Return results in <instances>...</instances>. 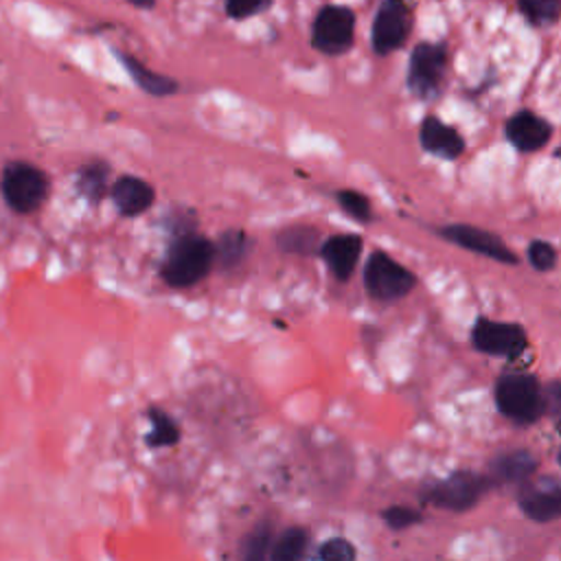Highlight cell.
<instances>
[{
	"label": "cell",
	"instance_id": "obj_7",
	"mask_svg": "<svg viewBox=\"0 0 561 561\" xmlns=\"http://www.w3.org/2000/svg\"><path fill=\"white\" fill-rule=\"evenodd\" d=\"M355 13L344 4H324L318 9L311 24V46L327 55L340 57L353 48Z\"/></svg>",
	"mask_w": 561,
	"mask_h": 561
},
{
	"label": "cell",
	"instance_id": "obj_22",
	"mask_svg": "<svg viewBox=\"0 0 561 561\" xmlns=\"http://www.w3.org/2000/svg\"><path fill=\"white\" fill-rule=\"evenodd\" d=\"M149 414V423H151V430L145 438V443L153 449L158 447H171L180 440V425L173 421L171 414H167L162 408H149L147 410Z\"/></svg>",
	"mask_w": 561,
	"mask_h": 561
},
{
	"label": "cell",
	"instance_id": "obj_8",
	"mask_svg": "<svg viewBox=\"0 0 561 561\" xmlns=\"http://www.w3.org/2000/svg\"><path fill=\"white\" fill-rule=\"evenodd\" d=\"M412 7L408 0H381L370 26L373 53L386 57L399 50L412 31Z\"/></svg>",
	"mask_w": 561,
	"mask_h": 561
},
{
	"label": "cell",
	"instance_id": "obj_24",
	"mask_svg": "<svg viewBox=\"0 0 561 561\" xmlns=\"http://www.w3.org/2000/svg\"><path fill=\"white\" fill-rule=\"evenodd\" d=\"M517 9L537 28L552 26L561 18V0H517Z\"/></svg>",
	"mask_w": 561,
	"mask_h": 561
},
{
	"label": "cell",
	"instance_id": "obj_17",
	"mask_svg": "<svg viewBox=\"0 0 561 561\" xmlns=\"http://www.w3.org/2000/svg\"><path fill=\"white\" fill-rule=\"evenodd\" d=\"M116 57L121 59V64L125 66V70L129 72V77L134 79V83H136L142 92H147V94H151V96H169V94L178 92V81H175V79L149 70L142 61L129 57L127 53H116Z\"/></svg>",
	"mask_w": 561,
	"mask_h": 561
},
{
	"label": "cell",
	"instance_id": "obj_12",
	"mask_svg": "<svg viewBox=\"0 0 561 561\" xmlns=\"http://www.w3.org/2000/svg\"><path fill=\"white\" fill-rule=\"evenodd\" d=\"M504 136L519 153H533L550 142L552 125L530 110H519L506 118Z\"/></svg>",
	"mask_w": 561,
	"mask_h": 561
},
{
	"label": "cell",
	"instance_id": "obj_5",
	"mask_svg": "<svg viewBox=\"0 0 561 561\" xmlns=\"http://www.w3.org/2000/svg\"><path fill=\"white\" fill-rule=\"evenodd\" d=\"M449 64V50L443 42H419L408 61V90L416 99H434L440 94L445 72Z\"/></svg>",
	"mask_w": 561,
	"mask_h": 561
},
{
	"label": "cell",
	"instance_id": "obj_3",
	"mask_svg": "<svg viewBox=\"0 0 561 561\" xmlns=\"http://www.w3.org/2000/svg\"><path fill=\"white\" fill-rule=\"evenodd\" d=\"M491 480L486 473L458 469L447 478L427 480L421 489V500L451 513H465L473 508L491 489Z\"/></svg>",
	"mask_w": 561,
	"mask_h": 561
},
{
	"label": "cell",
	"instance_id": "obj_11",
	"mask_svg": "<svg viewBox=\"0 0 561 561\" xmlns=\"http://www.w3.org/2000/svg\"><path fill=\"white\" fill-rule=\"evenodd\" d=\"M517 504L522 513L537 524L561 519V480L533 476L517 486Z\"/></svg>",
	"mask_w": 561,
	"mask_h": 561
},
{
	"label": "cell",
	"instance_id": "obj_1",
	"mask_svg": "<svg viewBox=\"0 0 561 561\" xmlns=\"http://www.w3.org/2000/svg\"><path fill=\"white\" fill-rule=\"evenodd\" d=\"M215 263V243L195 230L175 234L169 245L167 259L160 267L162 280L169 287L186 289L197 285Z\"/></svg>",
	"mask_w": 561,
	"mask_h": 561
},
{
	"label": "cell",
	"instance_id": "obj_4",
	"mask_svg": "<svg viewBox=\"0 0 561 561\" xmlns=\"http://www.w3.org/2000/svg\"><path fill=\"white\" fill-rule=\"evenodd\" d=\"M362 276L366 294L379 302H394L408 296L416 285L414 272H410L405 265H401L383 250L370 252V256L364 263Z\"/></svg>",
	"mask_w": 561,
	"mask_h": 561
},
{
	"label": "cell",
	"instance_id": "obj_28",
	"mask_svg": "<svg viewBox=\"0 0 561 561\" xmlns=\"http://www.w3.org/2000/svg\"><path fill=\"white\" fill-rule=\"evenodd\" d=\"M318 557L324 561H353L357 557V550L348 539L331 537L320 546Z\"/></svg>",
	"mask_w": 561,
	"mask_h": 561
},
{
	"label": "cell",
	"instance_id": "obj_16",
	"mask_svg": "<svg viewBox=\"0 0 561 561\" xmlns=\"http://www.w3.org/2000/svg\"><path fill=\"white\" fill-rule=\"evenodd\" d=\"M110 197L123 217H136V215H142L147 208H151L156 199V191L149 182L136 175H121L112 184Z\"/></svg>",
	"mask_w": 561,
	"mask_h": 561
},
{
	"label": "cell",
	"instance_id": "obj_33",
	"mask_svg": "<svg viewBox=\"0 0 561 561\" xmlns=\"http://www.w3.org/2000/svg\"><path fill=\"white\" fill-rule=\"evenodd\" d=\"M557 462H559V467H561V451H559V456H557Z\"/></svg>",
	"mask_w": 561,
	"mask_h": 561
},
{
	"label": "cell",
	"instance_id": "obj_27",
	"mask_svg": "<svg viewBox=\"0 0 561 561\" xmlns=\"http://www.w3.org/2000/svg\"><path fill=\"white\" fill-rule=\"evenodd\" d=\"M381 519L386 522V526L390 530H405L414 524H419L423 519V513L419 508H410V506H388L381 511Z\"/></svg>",
	"mask_w": 561,
	"mask_h": 561
},
{
	"label": "cell",
	"instance_id": "obj_2",
	"mask_svg": "<svg viewBox=\"0 0 561 561\" xmlns=\"http://www.w3.org/2000/svg\"><path fill=\"white\" fill-rule=\"evenodd\" d=\"M495 408L517 425H533L543 416V386L530 373H504L493 388Z\"/></svg>",
	"mask_w": 561,
	"mask_h": 561
},
{
	"label": "cell",
	"instance_id": "obj_30",
	"mask_svg": "<svg viewBox=\"0 0 561 561\" xmlns=\"http://www.w3.org/2000/svg\"><path fill=\"white\" fill-rule=\"evenodd\" d=\"M543 416L561 423V379H552L543 386Z\"/></svg>",
	"mask_w": 561,
	"mask_h": 561
},
{
	"label": "cell",
	"instance_id": "obj_21",
	"mask_svg": "<svg viewBox=\"0 0 561 561\" xmlns=\"http://www.w3.org/2000/svg\"><path fill=\"white\" fill-rule=\"evenodd\" d=\"M307 543H309V533L302 526H289L272 541L267 559H272V561H296L305 554Z\"/></svg>",
	"mask_w": 561,
	"mask_h": 561
},
{
	"label": "cell",
	"instance_id": "obj_20",
	"mask_svg": "<svg viewBox=\"0 0 561 561\" xmlns=\"http://www.w3.org/2000/svg\"><path fill=\"white\" fill-rule=\"evenodd\" d=\"M107 173H110V164L103 162V160L88 162L79 169L77 188L90 204H99L105 197V193H107Z\"/></svg>",
	"mask_w": 561,
	"mask_h": 561
},
{
	"label": "cell",
	"instance_id": "obj_23",
	"mask_svg": "<svg viewBox=\"0 0 561 561\" xmlns=\"http://www.w3.org/2000/svg\"><path fill=\"white\" fill-rule=\"evenodd\" d=\"M272 524L267 519L259 522L252 526V530L243 537L239 554L243 561H263L270 557V548H272Z\"/></svg>",
	"mask_w": 561,
	"mask_h": 561
},
{
	"label": "cell",
	"instance_id": "obj_18",
	"mask_svg": "<svg viewBox=\"0 0 561 561\" xmlns=\"http://www.w3.org/2000/svg\"><path fill=\"white\" fill-rule=\"evenodd\" d=\"M274 241H276V248L285 254L311 256L320 252L322 234L316 226H287L276 232Z\"/></svg>",
	"mask_w": 561,
	"mask_h": 561
},
{
	"label": "cell",
	"instance_id": "obj_19",
	"mask_svg": "<svg viewBox=\"0 0 561 561\" xmlns=\"http://www.w3.org/2000/svg\"><path fill=\"white\" fill-rule=\"evenodd\" d=\"M250 250V239L243 230L230 228L224 230L215 243V263H219L221 270L237 267Z\"/></svg>",
	"mask_w": 561,
	"mask_h": 561
},
{
	"label": "cell",
	"instance_id": "obj_15",
	"mask_svg": "<svg viewBox=\"0 0 561 561\" xmlns=\"http://www.w3.org/2000/svg\"><path fill=\"white\" fill-rule=\"evenodd\" d=\"M419 140L427 153L440 160H456L465 151V138L458 134V129L443 123L434 114H427L423 118L419 129Z\"/></svg>",
	"mask_w": 561,
	"mask_h": 561
},
{
	"label": "cell",
	"instance_id": "obj_26",
	"mask_svg": "<svg viewBox=\"0 0 561 561\" xmlns=\"http://www.w3.org/2000/svg\"><path fill=\"white\" fill-rule=\"evenodd\" d=\"M526 256H528L530 267L537 272H550L557 265V250L543 239H533L528 243Z\"/></svg>",
	"mask_w": 561,
	"mask_h": 561
},
{
	"label": "cell",
	"instance_id": "obj_10",
	"mask_svg": "<svg viewBox=\"0 0 561 561\" xmlns=\"http://www.w3.org/2000/svg\"><path fill=\"white\" fill-rule=\"evenodd\" d=\"M443 239L451 241L454 245L469 250L473 254L486 256L495 263H504V265H517V254L506 245V241L484 228L471 226V224H447L440 226L436 230Z\"/></svg>",
	"mask_w": 561,
	"mask_h": 561
},
{
	"label": "cell",
	"instance_id": "obj_13",
	"mask_svg": "<svg viewBox=\"0 0 561 561\" xmlns=\"http://www.w3.org/2000/svg\"><path fill=\"white\" fill-rule=\"evenodd\" d=\"M362 250H364V239L359 234L340 232V234H331V237L322 239L318 254L324 259L331 274L340 283H346L359 263Z\"/></svg>",
	"mask_w": 561,
	"mask_h": 561
},
{
	"label": "cell",
	"instance_id": "obj_31",
	"mask_svg": "<svg viewBox=\"0 0 561 561\" xmlns=\"http://www.w3.org/2000/svg\"><path fill=\"white\" fill-rule=\"evenodd\" d=\"M127 2L138 7V9H151L156 4V0H127Z\"/></svg>",
	"mask_w": 561,
	"mask_h": 561
},
{
	"label": "cell",
	"instance_id": "obj_25",
	"mask_svg": "<svg viewBox=\"0 0 561 561\" xmlns=\"http://www.w3.org/2000/svg\"><path fill=\"white\" fill-rule=\"evenodd\" d=\"M335 202L340 204V208L357 224H370L373 221V208H370V199L353 188H340L335 193Z\"/></svg>",
	"mask_w": 561,
	"mask_h": 561
},
{
	"label": "cell",
	"instance_id": "obj_6",
	"mask_svg": "<svg viewBox=\"0 0 561 561\" xmlns=\"http://www.w3.org/2000/svg\"><path fill=\"white\" fill-rule=\"evenodd\" d=\"M48 195L46 173L31 162H9L2 171V197L18 215L35 213Z\"/></svg>",
	"mask_w": 561,
	"mask_h": 561
},
{
	"label": "cell",
	"instance_id": "obj_32",
	"mask_svg": "<svg viewBox=\"0 0 561 561\" xmlns=\"http://www.w3.org/2000/svg\"><path fill=\"white\" fill-rule=\"evenodd\" d=\"M554 158H559V160H561V147H557V149H554Z\"/></svg>",
	"mask_w": 561,
	"mask_h": 561
},
{
	"label": "cell",
	"instance_id": "obj_14",
	"mask_svg": "<svg viewBox=\"0 0 561 561\" xmlns=\"http://www.w3.org/2000/svg\"><path fill=\"white\" fill-rule=\"evenodd\" d=\"M539 469V458L530 449H506L497 454L489 462V480L491 484H502V486H519L526 480L535 476Z\"/></svg>",
	"mask_w": 561,
	"mask_h": 561
},
{
	"label": "cell",
	"instance_id": "obj_9",
	"mask_svg": "<svg viewBox=\"0 0 561 561\" xmlns=\"http://www.w3.org/2000/svg\"><path fill=\"white\" fill-rule=\"evenodd\" d=\"M471 344L478 353L491 357H517L528 346V335L517 322L478 318L471 329Z\"/></svg>",
	"mask_w": 561,
	"mask_h": 561
},
{
	"label": "cell",
	"instance_id": "obj_29",
	"mask_svg": "<svg viewBox=\"0 0 561 561\" xmlns=\"http://www.w3.org/2000/svg\"><path fill=\"white\" fill-rule=\"evenodd\" d=\"M274 0H226V13L232 20H245L265 13Z\"/></svg>",
	"mask_w": 561,
	"mask_h": 561
}]
</instances>
